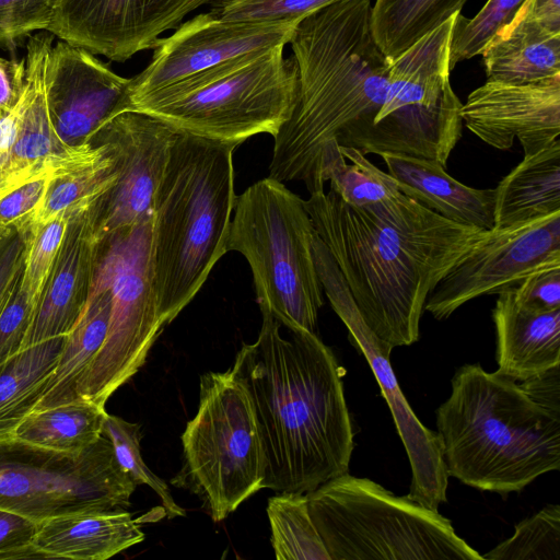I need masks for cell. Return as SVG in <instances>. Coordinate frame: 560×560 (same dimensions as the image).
<instances>
[{
    "label": "cell",
    "mask_w": 560,
    "mask_h": 560,
    "mask_svg": "<svg viewBox=\"0 0 560 560\" xmlns=\"http://www.w3.org/2000/svg\"><path fill=\"white\" fill-rule=\"evenodd\" d=\"M258 338L232 371L254 408L265 457L262 489L307 493L349 472L353 429L342 369L316 334L260 308Z\"/></svg>",
    "instance_id": "cell-1"
},
{
    "label": "cell",
    "mask_w": 560,
    "mask_h": 560,
    "mask_svg": "<svg viewBox=\"0 0 560 560\" xmlns=\"http://www.w3.org/2000/svg\"><path fill=\"white\" fill-rule=\"evenodd\" d=\"M304 207L364 323L393 348L418 341L428 296L489 231L430 209L397 226L347 205L330 189L310 194Z\"/></svg>",
    "instance_id": "cell-2"
},
{
    "label": "cell",
    "mask_w": 560,
    "mask_h": 560,
    "mask_svg": "<svg viewBox=\"0 0 560 560\" xmlns=\"http://www.w3.org/2000/svg\"><path fill=\"white\" fill-rule=\"evenodd\" d=\"M372 0H340L306 15L290 46L298 73L289 119L273 137L269 177L324 190L323 145L365 128L385 96L392 60L372 31Z\"/></svg>",
    "instance_id": "cell-3"
},
{
    "label": "cell",
    "mask_w": 560,
    "mask_h": 560,
    "mask_svg": "<svg viewBox=\"0 0 560 560\" xmlns=\"http://www.w3.org/2000/svg\"><path fill=\"white\" fill-rule=\"evenodd\" d=\"M451 385L435 411L448 477L508 494L560 469V417L518 382L476 363L460 366Z\"/></svg>",
    "instance_id": "cell-4"
},
{
    "label": "cell",
    "mask_w": 560,
    "mask_h": 560,
    "mask_svg": "<svg viewBox=\"0 0 560 560\" xmlns=\"http://www.w3.org/2000/svg\"><path fill=\"white\" fill-rule=\"evenodd\" d=\"M236 147L178 130L172 142L152 206L154 287L164 326L228 252Z\"/></svg>",
    "instance_id": "cell-5"
},
{
    "label": "cell",
    "mask_w": 560,
    "mask_h": 560,
    "mask_svg": "<svg viewBox=\"0 0 560 560\" xmlns=\"http://www.w3.org/2000/svg\"><path fill=\"white\" fill-rule=\"evenodd\" d=\"M330 560H481L448 518L349 472L306 493Z\"/></svg>",
    "instance_id": "cell-6"
},
{
    "label": "cell",
    "mask_w": 560,
    "mask_h": 560,
    "mask_svg": "<svg viewBox=\"0 0 560 560\" xmlns=\"http://www.w3.org/2000/svg\"><path fill=\"white\" fill-rule=\"evenodd\" d=\"M315 233L304 200L268 176L236 196L226 250L248 261L259 308L288 327L317 335L324 289L314 259Z\"/></svg>",
    "instance_id": "cell-7"
},
{
    "label": "cell",
    "mask_w": 560,
    "mask_h": 560,
    "mask_svg": "<svg viewBox=\"0 0 560 560\" xmlns=\"http://www.w3.org/2000/svg\"><path fill=\"white\" fill-rule=\"evenodd\" d=\"M455 16L392 60L384 101L372 121L341 147L433 160L446 167L462 137V102L450 82Z\"/></svg>",
    "instance_id": "cell-8"
},
{
    "label": "cell",
    "mask_w": 560,
    "mask_h": 560,
    "mask_svg": "<svg viewBox=\"0 0 560 560\" xmlns=\"http://www.w3.org/2000/svg\"><path fill=\"white\" fill-rule=\"evenodd\" d=\"M183 466L172 479L223 521L262 489L265 457L250 397L230 368L200 376L199 406L182 434Z\"/></svg>",
    "instance_id": "cell-9"
},
{
    "label": "cell",
    "mask_w": 560,
    "mask_h": 560,
    "mask_svg": "<svg viewBox=\"0 0 560 560\" xmlns=\"http://www.w3.org/2000/svg\"><path fill=\"white\" fill-rule=\"evenodd\" d=\"M94 279L110 291L106 338L77 386L79 399L105 407L144 364L164 325L158 313L152 217L102 241Z\"/></svg>",
    "instance_id": "cell-10"
},
{
    "label": "cell",
    "mask_w": 560,
    "mask_h": 560,
    "mask_svg": "<svg viewBox=\"0 0 560 560\" xmlns=\"http://www.w3.org/2000/svg\"><path fill=\"white\" fill-rule=\"evenodd\" d=\"M137 486L104 435L74 454L0 440V510L36 523L68 513L125 510Z\"/></svg>",
    "instance_id": "cell-11"
},
{
    "label": "cell",
    "mask_w": 560,
    "mask_h": 560,
    "mask_svg": "<svg viewBox=\"0 0 560 560\" xmlns=\"http://www.w3.org/2000/svg\"><path fill=\"white\" fill-rule=\"evenodd\" d=\"M275 47L250 57L195 90L139 112L178 131L240 145L246 139L275 137L289 119L296 96L292 56Z\"/></svg>",
    "instance_id": "cell-12"
},
{
    "label": "cell",
    "mask_w": 560,
    "mask_h": 560,
    "mask_svg": "<svg viewBox=\"0 0 560 560\" xmlns=\"http://www.w3.org/2000/svg\"><path fill=\"white\" fill-rule=\"evenodd\" d=\"M302 20L236 22L198 13L161 37L147 67L130 78L129 110L182 96L250 57L288 45Z\"/></svg>",
    "instance_id": "cell-13"
},
{
    "label": "cell",
    "mask_w": 560,
    "mask_h": 560,
    "mask_svg": "<svg viewBox=\"0 0 560 560\" xmlns=\"http://www.w3.org/2000/svg\"><path fill=\"white\" fill-rule=\"evenodd\" d=\"M313 241L316 269L332 310L349 331L350 342L365 357L390 409L411 467L408 495L425 508L438 510L446 502L448 474L438 432L424 427L416 417L390 365L394 349L380 339L364 323L354 299L326 245Z\"/></svg>",
    "instance_id": "cell-14"
},
{
    "label": "cell",
    "mask_w": 560,
    "mask_h": 560,
    "mask_svg": "<svg viewBox=\"0 0 560 560\" xmlns=\"http://www.w3.org/2000/svg\"><path fill=\"white\" fill-rule=\"evenodd\" d=\"M559 267L560 211L493 228L435 285L424 311L446 319L470 300L498 294L536 271Z\"/></svg>",
    "instance_id": "cell-15"
},
{
    "label": "cell",
    "mask_w": 560,
    "mask_h": 560,
    "mask_svg": "<svg viewBox=\"0 0 560 560\" xmlns=\"http://www.w3.org/2000/svg\"><path fill=\"white\" fill-rule=\"evenodd\" d=\"M177 130L167 122L135 110L104 122L89 139L112 155L114 186L96 209L101 241L152 217V206Z\"/></svg>",
    "instance_id": "cell-16"
},
{
    "label": "cell",
    "mask_w": 560,
    "mask_h": 560,
    "mask_svg": "<svg viewBox=\"0 0 560 560\" xmlns=\"http://www.w3.org/2000/svg\"><path fill=\"white\" fill-rule=\"evenodd\" d=\"M215 0H59L47 32L94 55L125 62Z\"/></svg>",
    "instance_id": "cell-17"
},
{
    "label": "cell",
    "mask_w": 560,
    "mask_h": 560,
    "mask_svg": "<svg viewBox=\"0 0 560 560\" xmlns=\"http://www.w3.org/2000/svg\"><path fill=\"white\" fill-rule=\"evenodd\" d=\"M130 78L114 72L89 50L63 40L52 45L46 92L54 128L66 144L78 147L108 119L129 110Z\"/></svg>",
    "instance_id": "cell-18"
},
{
    "label": "cell",
    "mask_w": 560,
    "mask_h": 560,
    "mask_svg": "<svg viewBox=\"0 0 560 560\" xmlns=\"http://www.w3.org/2000/svg\"><path fill=\"white\" fill-rule=\"evenodd\" d=\"M55 35L37 33L28 37L23 94L13 109L14 135L3 182L12 187L37 177L57 175L82 166L103 148L86 142L70 147L58 137L49 113L46 67Z\"/></svg>",
    "instance_id": "cell-19"
},
{
    "label": "cell",
    "mask_w": 560,
    "mask_h": 560,
    "mask_svg": "<svg viewBox=\"0 0 560 560\" xmlns=\"http://www.w3.org/2000/svg\"><path fill=\"white\" fill-rule=\"evenodd\" d=\"M459 115L487 144L508 150L517 138L524 155L534 154L560 136V77L523 84L486 81Z\"/></svg>",
    "instance_id": "cell-20"
},
{
    "label": "cell",
    "mask_w": 560,
    "mask_h": 560,
    "mask_svg": "<svg viewBox=\"0 0 560 560\" xmlns=\"http://www.w3.org/2000/svg\"><path fill=\"white\" fill-rule=\"evenodd\" d=\"M96 209L97 205L69 219L24 349L66 336L81 315L100 260Z\"/></svg>",
    "instance_id": "cell-21"
},
{
    "label": "cell",
    "mask_w": 560,
    "mask_h": 560,
    "mask_svg": "<svg viewBox=\"0 0 560 560\" xmlns=\"http://www.w3.org/2000/svg\"><path fill=\"white\" fill-rule=\"evenodd\" d=\"M492 319L498 374L522 382L560 365V308L534 310L513 285L498 293Z\"/></svg>",
    "instance_id": "cell-22"
},
{
    "label": "cell",
    "mask_w": 560,
    "mask_h": 560,
    "mask_svg": "<svg viewBox=\"0 0 560 560\" xmlns=\"http://www.w3.org/2000/svg\"><path fill=\"white\" fill-rule=\"evenodd\" d=\"M320 176L347 205L397 226L410 223L428 209L402 194L395 179L360 150L341 147L336 139L323 145Z\"/></svg>",
    "instance_id": "cell-23"
},
{
    "label": "cell",
    "mask_w": 560,
    "mask_h": 560,
    "mask_svg": "<svg viewBox=\"0 0 560 560\" xmlns=\"http://www.w3.org/2000/svg\"><path fill=\"white\" fill-rule=\"evenodd\" d=\"M399 190L441 217L462 224L491 230L494 226V188H472L447 174L436 161L381 153Z\"/></svg>",
    "instance_id": "cell-24"
},
{
    "label": "cell",
    "mask_w": 560,
    "mask_h": 560,
    "mask_svg": "<svg viewBox=\"0 0 560 560\" xmlns=\"http://www.w3.org/2000/svg\"><path fill=\"white\" fill-rule=\"evenodd\" d=\"M144 537L125 510L77 512L37 522L33 546L39 558L105 560Z\"/></svg>",
    "instance_id": "cell-25"
},
{
    "label": "cell",
    "mask_w": 560,
    "mask_h": 560,
    "mask_svg": "<svg viewBox=\"0 0 560 560\" xmlns=\"http://www.w3.org/2000/svg\"><path fill=\"white\" fill-rule=\"evenodd\" d=\"M480 55L487 81L523 84L560 77V32L518 11Z\"/></svg>",
    "instance_id": "cell-26"
},
{
    "label": "cell",
    "mask_w": 560,
    "mask_h": 560,
    "mask_svg": "<svg viewBox=\"0 0 560 560\" xmlns=\"http://www.w3.org/2000/svg\"><path fill=\"white\" fill-rule=\"evenodd\" d=\"M560 211V140L524 155L494 188V226L506 228Z\"/></svg>",
    "instance_id": "cell-27"
},
{
    "label": "cell",
    "mask_w": 560,
    "mask_h": 560,
    "mask_svg": "<svg viewBox=\"0 0 560 560\" xmlns=\"http://www.w3.org/2000/svg\"><path fill=\"white\" fill-rule=\"evenodd\" d=\"M112 307L109 288L94 279L85 306L65 336L56 369L34 410L78 400L77 386L107 334Z\"/></svg>",
    "instance_id": "cell-28"
},
{
    "label": "cell",
    "mask_w": 560,
    "mask_h": 560,
    "mask_svg": "<svg viewBox=\"0 0 560 560\" xmlns=\"http://www.w3.org/2000/svg\"><path fill=\"white\" fill-rule=\"evenodd\" d=\"M65 336L30 346L0 364V440L31 413L59 360Z\"/></svg>",
    "instance_id": "cell-29"
},
{
    "label": "cell",
    "mask_w": 560,
    "mask_h": 560,
    "mask_svg": "<svg viewBox=\"0 0 560 560\" xmlns=\"http://www.w3.org/2000/svg\"><path fill=\"white\" fill-rule=\"evenodd\" d=\"M106 415L105 407L83 399L33 410L8 439L59 453H80L103 435Z\"/></svg>",
    "instance_id": "cell-30"
},
{
    "label": "cell",
    "mask_w": 560,
    "mask_h": 560,
    "mask_svg": "<svg viewBox=\"0 0 560 560\" xmlns=\"http://www.w3.org/2000/svg\"><path fill=\"white\" fill-rule=\"evenodd\" d=\"M467 0H375L372 31L394 60L421 37L458 14Z\"/></svg>",
    "instance_id": "cell-31"
},
{
    "label": "cell",
    "mask_w": 560,
    "mask_h": 560,
    "mask_svg": "<svg viewBox=\"0 0 560 560\" xmlns=\"http://www.w3.org/2000/svg\"><path fill=\"white\" fill-rule=\"evenodd\" d=\"M102 148L101 155L93 161L51 177L42 206L25 232L57 217L69 220L98 205L117 176L112 155L104 145Z\"/></svg>",
    "instance_id": "cell-32"
},
{
    "label": "cell",
    "mask_w": 560,
    "mask_h": 560,
    "mask_svg": "<svg viewBox=\"0 0 560 560\" xmlns=\"http://www.w3.org/2000/svg\"><path fill=\"white\" fill-rule=\"evenodd\" d=\"M266 510L277 560H330L311 518L306 493L279 492L269 498Z\"/></svg>",
    "instance_id": "cell-33"
},
{
    "label": "cell",
    "mask_w": 560,
    "mask_h": 560,
    "mask_svg": "<svg viewBox=\"0 0 560 560\" xmlns=\"http://www.w3.org/2000/svg\"><path fill=\"white\" fill-rule=\"evenodd\" d=\"M488 560H560V505L549 504L515 525L513 535L493 549Z\"/></svg>",
    "instance_id": "cell-34"
},
{
    "label": "cell",
    "mask_w": 560,
    "mask_h": 560,
    "mask_svg": "<svg viewBox=\"0 0 560 560\" xmlns=\"http://www.w3.org/2000/svg\"><path fill=\"white\" fill-rule=\"evenodd\" d=\"M102 434L112 443L119 465L137 485L149 486L161 499L168 518L185 516L186 512L173 499L165 481L148 468L140 453V425L107 413Z\"/></svg>",
    "instance_id": "cell-35"
},
{
    "label": "cell",
    "mask_w": 560,
    "mask_h": 560,
    "mask_svg": "<svg viewBox=\"0 0 560 560\" xmlns=\"http://www.w3.org/2000/svg\"><path fill=\"white\" fill-rule=\"evenodd\" d=\"M526 0H488L471 19L455 15L450 47V69L481 54L491 38L506 26Z\"/></svg>",
    "instance_id": "cell-36"
},
{
    "label": "cell",
    "mask_w": 560,
    "mask_h": 560,
    "mask_svg": "<svg viewBox=\"0 0 560 560\" xmlns=\"http://www.w3.org/2000/svg\"><path fill=\"white\" fill-rule=\"evenodd\" d=\"M69 220L57 217L27 229L24 234L25 252L21 288L35 313L50 276Z\"/></svg>",
    "instance_id": "cell-37"
},
{
    "label": "cell",
    "mask_w": 560,
    "mask_h": 560,
    "mask_svg": "<svg viewBox=\"0 0 560 560\" xmlns=\"http://www.w3.org/2000/svg\"><path fill=\"white\" fill-rule=\"evenodd\" d=\"M340 0H215L210 12L226 21L265 22L304 19Z\"/></svg>",
    "instance_id": "cell-38"
},
{
    "label": "cell",
    "mask_w": 560,
    "mask_h": 560,
    "mask_svg": "<svg viewBox=\"0 0 560 560\" xmlns=\"http://www.w3.org/2000/svg\"><path fill=\"white\" fill-rule=\"evenodd\" d=\"M23 267L0 300V364L24 349L35 310L21 288Z\"/></svg>",
    "instance_id": "cell-39"
},
{
    "label": "cell",
    "mask_w": 560,
    "mask_h": 560,
    "mask_svg": "<svg viewBox=\"0 0 560 560\" xmlns=\"http://www.w3.org/2000/svg\"><path fill=\"white\" fill-rule=\"evenodd\" d=\"M59 0H0V46L48 31Z\"/></svg>",
    "instance_id": "cell-40"
},
{
    "label": "cell",
    "mask_w": 560,
    "mask_h": 560,
    "mask_svg": "<svg viewBox=\"0 0 560 560\" xmlns=\"http://www.w3.org/2000/svg\"><path fill=\"white\" fill-rule=\"evenodd\" d=\"M52 176L30 179L0 196V228L24 233L42 206Z\"/></svg>",
    "instance_id": "cell-41"
},
{
    "label": "cell",
    "mask_w": 560,
    "mask_h": 560,
    "mask_svg": "<svg viewBox=\"0 0 560 560\" xmlns=\"http://www.w3.org/2000/svg\"><path fill=\"white\" fill-rule=\"evenodd\" d=\"M36 527L25 516L0 510V560L39 559L33 546Z\"/></svg>",
    "instance_id": "cell-42"
},
{
    "label": "cell",
    "mask_w": 560,
    "mask_h": 560,
    "mask_svg": "<svg viewBox=\"0 0 560 560\" xmlns=\"http://www.w3.org/2000/svg\"><path fill=\"white\" fill-rule=\"evenodd\" d=\"M516 291L521 301L534 310L560 308V267L529 275L516 284Z\"/></svg>",
    "instance_id": "cell-43"
},
{
    "label": "cell",
    "mask_w": 560,
    "mask_h": 560,
    "mask_svg": "<svg viewBox=\"0 0 560 560\" xmlns=\"http://www.w3.org/2000/svg\"><path fill=\"white\" fill-rule=\"evenodd\" d=\"M518 384L538 405L560 417V365Z\"/></svg>",
    "instance_id": "cell-44"
},
{
    "label": "cell",
    "mask_w": 560,
    "mask_h": 560,
    "mask_svg": "<svg viewBox=\"0 0 560 560\" xmlns=\"http://www.w3.org/2000/svg\"><path fill=\"white\" fill-rule=\"evenodd\" d=\"M25 84V58L0 57V118L11 113L19 103Z\"/></svg>",
    "instance_id": "cell-45"
},
{
    "label": "cell",
    "mask_w": 560,
    "mask_h": 560,
    "mask_svg": "<svg viewBox=\"0 0 560 560\" xmlns=\"http://www.w3.org/2000/svg\"><path fill=\"white\" fill-rule=\"evenodd\" d=\"M24 252V234L18 231L0 244V300L22 269Z\"/></svg>",
    "instance_id": "cell-46"
},
{
    "label": "cell",
    "mask_w": 560,
    "mask_h": 560,
    "mask_svg": "<svg viewBox=\"0 0 560 560\" xmlns=\"http://www.w3.org/2000/svg\"><path fill=\"white\" fill-rule=\"evenodd\" d=\"M520 11L529 19L560 32V0H526Z\"/></svg>",
    "instance_id": "cell-47"
},
{
    "label": "cell",
    "mask_w": 560,
    "mask_h": 560,
    "mask_svg": "<svg viewBox=\"0 0 560 560\" xmlns=\"http://www.w3.org/2000/svg\"><path fill=\"white\" fill-rule=\"evenodd\" d=\"M12 233H13V231H12V230H8V231H5V232L1 233V234H0V244H1L4 240H7V238L10 236V234H12Z\"/></svg>",
    "instance_id": "cell-48"
},
{
    "label": "cell",
    "mask_w": 560,
    "mask_h": 560,
    "mask_svg": "<svg viewBox=\"0 0 560 560\" xmlns=\"http://www.w3.org/2000/svg\"><path fill=\"white\" fill-rule=\"evenodd\" d=\"M1 195H2V188H1V186H0V196H1ZM8 230H9V229H7V228H0V234H1V233H3V232H5V231H8Z\"/></svg>",
    "instance_id": "cell-49"
}]
</instances>
